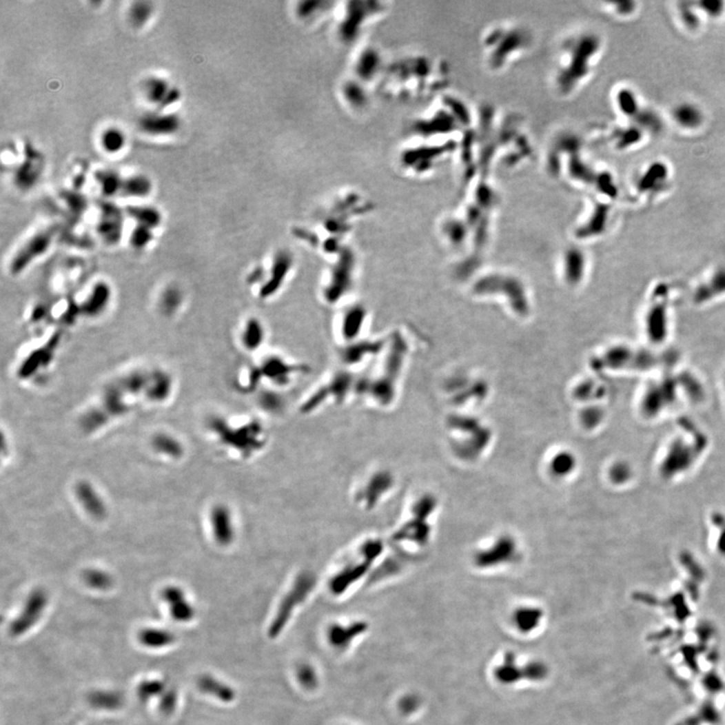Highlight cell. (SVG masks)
Wrapping results in <instances>:
<instances>
[{
  "label": "cell",
  "mask_w": 725,
  "mask_h": 725,
  "mask_svg": "<svg viewBox=\"0 0 725 725\" xmlns=\"http://www.w3.org/2000/svg\"><path fill=\"white\" fill-rule=\"evenodd\" d=\"M127 397L131 396L114 378L105 386L99 404L83 416L81 427L86 432H93L112 419L127 414L131 408Z\"/></svg>",
  "instance_id": "cell-1"
},
{
  "label": "cell",
  "mask_w": 725,
  "mask_h": 725,
  "mask_svg": "<svg viewBox=\"0 0 725 725\" xmlns=\"http://www.w3.org/2000/svg\"><path fill=\"white\" fill-rule=\"evenodd\" d=\"M211 428L225 445L232 447L245 458L258 453L265 445L263 429L255 423L233 428L220 418H216L212 421Z\"/></svg>",
  "instance_id": "cell-2"
},
{
  "label": "cell",
  "mask_w": 725,
  "mask_h": 725,
  "mask_svg": "<svg viewBox=\"0 0 725 725\" xmlns=\"http://www.w3.org/2000/svg\"><path fill=\"white\" fill-rule=\"evenodd\" d=\"M57 237V226L41 229L28 238L13 255L10 262V272L19 276L37 260L43 257L51 248Z\"/></svg>",
  "instance_id": "cell-3"
},
{
  "label": "cell",
  "mask_w": 725,
  "mask_h": 725,
  "mask_svg": "<svg viewBox=\"0 0 725 725\" xmlns=\"http://www.w3.org/2000/svg\"><path fill=\"white\" fill-rule=\"evenodd\" d=\"M314 586V578L312 574L303 573L298 576L292 589L286 593L285 598H283L280 606L277 609L276 615L273 619L272 628H270L272 635L279 634L281 630H283V626L292 617V611L307 600Z\"/></svg>",
  "instance_id": "cell-4"
},
{
  "label": "cell",
  "mask_w": 725,
  "mask_h": 725,
  "mask_svg": "<svg viewBox=\"0 0 725 725\" xmlns=\"http://www.w3.org/2000/svg\"><path fill=\"white\" fill-rule=\"evenodd\" d=\"M48 602L49 598L43 589L32 591L26 598L19 615L10 624V635L13 637H21L30 632L43 617L48 606Z\"/></svg>",
  "instance_id": "cell-5"
},
{
  "label": "cell",
  "mask_w": 725,
  "mask_h": 725,
  "mask_svg": "<svg viewBox=\"0 0 725 725\" xmlns=\"http://www.w3.org/2000/svg\"><path fill=\"white\" fill-rule=\"evenodd\" d=\"M667 294L668 290L665 285H662L657 288L646 318L649 338L654 343L663 342L667 335Z\"/></svg>",
  "instance_id": "cell-6"
},
{
  "label": "cell",
  "mask_w": 725,
  "mask_h": 725,
  "mask_svg": "<svg viewBox=\"0 0 725 725\" xmlns=\"http://www.w3.org/2000/svg\"><path fill=\"white\" fill-rule=\"evenodd\" d=\"M123 222L121 209L112 203H102L97 223V233L104 243L109 246L119 243L123 232Z\"/></svg>",
  "instance_id": "cell-7"
},
{
  "label": "cell",
  "mask_w": 725,
  "mask_h": 725,
  "mask_svg": "<svg viewBox=\"0 0 725 725\" xmlns=\"http://www.w3.org/2000/svg\"><path fill=\"white\" fill-rule=\"evenodd\" d=\"M212 533L218 545L227 547L235 540V525L232 512L226 505L214 506L210 515Z\"/></svg>",
  "instance_id": "cell-8"
},
{
  "label": "cell",
  "mask_w": 725,
  "mask_h": 725,
  "mask_svg": "<svg viewBox=\"0 0 725 725\" xmlns=\"http://www.w3.org/2000/svg\"><path fill=\"white\" fill-rule=\"evenodd\" d=\"M602 366L611 368H649L656 364V360L651 354L639 353L626 348L611 350L600 361Z\"/></svg>",
  "instance_id": "cell-9"
},
{
  "label": "cell",
  "mask_w": 725,
  "mask_h": 725,
  "mask_svg": "<svg viewBox=\"0 0 725 725\" xmlns=\"http://www.w3.org/2000/svg\"><path fill=\"white\" fill-rule=\"evenodd\" d=\"M393 484L392 475L388 471H381L373 473L372 477L367 480L366 484L358 493V501L364 508L371 510L374 508L380 499L387 493Z\"/></svg>",
  "instance_id": "cell-10"
},
{
  "label": "cell",
  "mask_w": 725,
  "mask_h": 725,
  "mask_svg": "<svg viewBox=\"0 0 725 725\" xmlns=\"http://www.w3.org/2000/svg\"><path fill=\"white\" fill-rule=\"evenodd\" d=\"M163 602L167 604L170 615L178 622H189L196 615V609L187 600V595L180 586L170 585L161 593Z\"/></svg>",
  "instance_id": "cell-11"
},
{
  "label": "cell",
  "mask_w": 725,
  "mask_h": 725,
  "mask_svg": "<svg viewBox=\"0 0 725 725\" xmlns=\"http://www.w3.org/2000/svg\"><path fill=\"white\" fill-rule=\"evenodd\" d=\"M359 556L361 557V560L357 561V562H351L350 564L343 567L331 578V582H329V589L336 595H340V593H345L351 584L361 580L369 569L372 566L373 563H374L370 559L362 555L360 552Z\"/></svg>",
  "instance_id": "cell-12"
},
{
  "label": "cell",
  "mask_w": 725,
  "mask_h": 725,
  "mask_svg": "<svg viewBox=\"0 0 725 725\" xmlns=\"http://www.w3.org/2000/svg\"><path fill=\"white\" fill-rule=\"evenodd\" d=\"M180 119L174 114H161L150 113L144 115L139 121L141 130L146 134L154 136H163L176 133L180 128Z\"/></svg>",
  "instance_id": "cell-13"
},
{
  "label": "cell",
  "mask_w": 725,
  "mask_h": 725,
  "mask_svg": "<svg viewBox=\"0 0 725 725\" xmlns=\"http://www.w3.org/2000/svg\"><path fill=\"white\" fill-rule=\"evenodd\" d=\"M76 496L84 510L90 516L97 520L105 518L107 514L106 504L99 493L92 486L91 482L82 480L76 487Z\"/></svg>",
  "instance_id": "cell-14"
},
{
  "label": "cell",
  "mask_w": 725,
  "mask_h": 725,
  "mask_svg": "<svg viewBox=\"0 0 725 725\" xmlns=\"http://www.w3.org/2000/svg\"><path fill=\"white\" fill-rule=\"evenodd\" d=\"M145 95L152 103L159 105L161 108H165L170 104L178 101L180 92L172 88L169 83L163 79L152 77L146 81Z\"/></svg>",
  "instance_id": "cell-15"
},
{
  "label": "cell",
  "mask_w": 725,
  "mask_h": 725,
  "mask_svg": "<svg viewBox=\"0 0 725 725\" xmlns=\"http://www.w3.org/2000/svg\"><path fill=\"white\" fill-rule=\"evenodd\" d=\"M110 287L104 283H97L82 305L83 314L88 318H96L105 311L111 298Z\"/></svg>",
  "instance_id": "cell-16"
},
{
  "label": "cell",
  "mask_w": 725,
  "mask_h": 725,
  "mask_svg": "<svg viewBox=\"0 0 725 725\" xmlns=\"http://www.w3.org/2000/svg\"><path fill=\"white\" fill-rule=\"evenodd\" d=\"M87 700L92 707L104 711H118L124 703L123 694L116 690H94L89 693Z\"/></svg>",
  "instance_id": "cell-17"
},
{
  "label": "cell",
  "mask_w": 725,
  "mask_h": 725,
  "mask_svg": "<svg viewBox=\"0 0 725 725\" xmlns=\"http://www.w3.org/2000/svg\"><path fill=\"white\" fill-rule=\"evenodd\" d=\"M176 640V635L165 629L145 628L139 634V641L141 645L154 650L169 647Z\"/></svg>",
  "instance_id": "cell-18"
},
{
  "label": "cell",
  "mask_w": 725,
  "mask_h": 725,
  "mask_svg": "<svg viewBox=\"0 0 725 725\" xmlns=\"http://www.w3.org/2000/svg\"><path fill=\"white\" fill-rule=\"evenodd\" d=\"M198 687L201 691L218 698L223 702H229L234 698V692L228 685L221 682L211 675H203L198 679Z\"/></svg>",
  "instance_id": "cell-19"
},
{
  "label": "cell",
  "mask_w": 725,
  "mask_h": 725,
  "mask_svg": "<svg viewBox=\"0 0 725 725\" xmlns=\"http://www.w3.org/2000/svg\"><path fill=\"white\" fill-rule=\"evenodd\" d=\"M41 157L34 154L32 159H26L15 174V180L21 189H28L38 180L41 170Z\"/></svg>",
  "instance_id": "cell-20"
},
{
  "label": "cell",
  "mask_w": 725,
  "mask_h": 725,
  "mask_svg": "<svg viewBox=\"0 0 725 725\" xmlns=\"http://www.w3.org/2000/svg\"><path fill=\"white\" fill-rule=\"evenodd\" d=\"M127 213L136 222V226L150 230H154L161 223V214L152 207L131 206L127 207Z\"/></svg>",
  "instance_id": "cell-21"
},
{
  "label": "cell",
  "mask_w": 725,
  "mask_h": 725,
  "mask_svg": "<svg viewBox=\"0 0 725 725\" xmlns=\"http://www.w3.org/2000/svg\"><path fill=\"white\" fill-rule=\"evenodd\" d=\"M725 292V270H720L711 277V280L697 288L694 300L701 303Z\"/></svg>",
  "instance_id": "cell-22"
},
{
  "label": "cell",
  "mask_w": 725,
  "mask_h": 725,
  "mask_svg": "<svg viewBox=\"0 0 725 725\" xmlns=\"http://www.w3.org/2000/svg\"><path fill=\"white\" fill-rule=\"evenodd\" d=\"M152 181L146 176H132L123 180L120 196L127 198H145L152 192Z\"/></svg>",
  "instance_id": "cell-23"
},
{
  "label": "cell",
  "mask_w": 725,
  "mask_h": 725,
  "mask_svg": "<svg viewBox=\"0 0 725 725\" xmlns=\"http://www.w3.org/2000/svg\"><path fill=\"white\" fill-rule=\"evenodd\" d=\"M152 447L157 453L165 454L172 458H180L183 456V445L180 440L167 433H159L152 440Z\"/></svg>",
  "instance_id": "cell-24"
},
{
  "label": "cell",
  "mask_w": 725,
  "mask_h": 725,
  "mask_svg": "<svg viewBox=\"0 0 725 725\" xmlns=\"http://www.w3.org/2000/svg\"><path fill=\"white\" fill-rule=\"evenodd\" d=\"M668 176L667 167L663 163H656L649 167L646 174L637 183V189L641 192L655 190L664 183Z\"/></svg>",
  "instance_id": "cell-25"
},
{
  "label": "cell",
  "mask_w": 725,
  "mask_h": 725,
  "mask_svg": "<svg viewBox=\"0 0 725 725\" xmlns=\"http://www.w3.org/2000/svg\"><path fill=\"white\" fill-rule=\"evenodd\" d=\"M95 178L105 196H111L121 193L123 178L114 170H100L95 174Z\"/></svg>",
  "instance_id": "cell-26"
},
{
  "label": "cell",
  "mask_w": 725,
  "mask_h": 725,
  "mask_svg": "<svg viewBox=\"0 0 725 725\" xmlns=\"http://www.w3.org/2000/svg\"><path fill=\"white\" fill-rule=\"evenodd\" d=\"M674 117L683 127L695 128L702 122V113L697 107L691 104H682L674 111Z\"/></svg>",
  "instance_id": "cell-27"
},
{
  "label": "cell",
  "mask_w": 725,
  "mask_h": 725,
  "mask_svg": "<svg viewBox=\"0 0 725 725\" xmlns=\"http://www.w3.org/2000/svg\"><path fill=\"white\" fill-rule=\"evenodd\" d=\"M83 580L89 587L96 591H107L113 584L112 576L108 572L98 569L85 570Z\"/></svg>",
  "instance_id": "cell-28"
},
{
  "label": "cell",
  "mask_w": 725,
  "mask_h": 725,
  "mask_svg": "<svg viewBox=\"0 0 725 725\" xmlns=\"http://www.w3.org/2000/svg\"><path fill=\"white\" fill-rule=\"evenodd\" d=\"M167 689L165 681L161 679H146L139 683L136 692L139 700L145 702L154 697H161Z\"/></svg>",
  "instance_id": "cell-29"
},
{
  "label": "cell",
  "mask_w": 725,
  "mask_h": 725,
  "mask_svg": "<svg viewBox=\"0 0 725 725\" xmlns=\"http://www.w3.org/2000/svg\"><path fill=\"white\" fill-rule=\"evenodd\" d=\"M102 146L107 152L116 154L123 148L125 143V136L123 132L118 128H109L104 131L101 136Z\"/></svg>",
  "instance_id": "cell-30"
},
{
  "label": "cell",
  "mask_w": 725,
  "mask_h": 725,
  "mask_svg": "<svg viewBox=\"0 0 725 725\" xmlns=\"http://www.w3.org/2000/svg\"><path fill=\"white\" fill-rule=\"evenodd\" d=\"M178 694L174 688L170 687L159 697V711L163 715H170L176 711L178 706Z\"/></svg>",
  "instance_id": "cell-31"
},
{
  "label": "cell",
  "mask_w": 725,
  "mask_h": 725,
  "mask_svg": "<svg viewBox=\"0 0 725 725\" xmlns=\"http://www.w3.org/2000/svg\"><path fill=\"white\" fill-rule=\"evenodd\" d=\"M154 239V230L145 227L136 226L131 234V244L137 249H143Z\"/></svg>",
  "instance_id": "cell-32"
},
{
  "label": "cell",
  "mask_w": 725,
  "mask_h": 725,
  "mask_svg": "<svg viewBox=\"0 0 725 725\" xmlns=\"http://www.w3.org/2000/svg\"><path fill=\"white\" fill-rule=\"evenodd\" d=\"M619 102L624 114L635 117L637 113L640 112L637 101H635V96L633 95L632 92L628 90L620 92Z\"/></svg>",
  "instance_id": "cell-33"
},
{
  "label": "cell",
  "mask_w": 725,
  "mask_h": 725,
  "mask_svg": "<svg viewBox=\"0 0 725 725\" xmlns=\"http://www.w3.org/2000/svg\"><path fill=\"white\" fill-rule=\"evenodd\" d=\"M150 13H152V8L148 6V3L139 2L131 8V19L135 25H141L147 21Z\"/></svg>",
  "instance_id": "cell-34"
},
{
  "label": "cell",
  "mask_w": 725,
  "mask_h": 725,
  "mask_svg": "<svg viewBox=\"0 0 725 725\" xmlns=\"http://www.w3.org/2000/svg\"><path fill=\"white\" fill-rule=\"evenodd\" d=\"M573 464V458L570 454H559L554 458L552 469L557 475H565L571 471Z\"/></svg>",
  "instance_id": "cell-35"
},
{
  "label": "cell",
  "mask_w": 725,
  "mask_h": 725,
  "mask_svg": "<svg viewBox=\"0 0 725 725\" xmlns=\"http://www.w3.org/2000/svg\"><path fill=\"white\" fill-rule=\"evenodd\" d=\"M635 118H637V122L644 127L652 131L660 130V119L656 115L653 114L652 112H641L640 111Z\"/></svg>",
  "instance_id": "cell-36"
},
{
  "label": "cell",
  "mask_w": 725,
  "mask_h": 725,
  "mask_svg": "<svg viewBox=\"0 0 725 725\" xmlns=\"http://www.w3.org/2000/svg\"><path fill=\"white\" fill-rule=\"evenodd\" d=\"M641 137V131L637 130V128H630V130L624 131L622 136L620 137V147H626V146H630L632 145V144L639 143Z\"/></svg>",
  "instance_id": "cell-37"
},
{
  "label": "cell",
  "mask_w": 725,
  "mask_h": 725,
  "mask_svg": "<svg viewBox=\"0 0 725 725\" xmlns=\"http://www.w3.org/2000/svg\"><path fill=\"white\" fill-rule=\"evenodd\" d=\"M700 6L703 10L711 15H719L724 10V2L720 1H705L701 2Z\"/></svg>",
  "instance_id": "cell-38"
},
{
  "label": "cell",
  "mask_w": 725,
  "mask_h": 725,
  "mask_svg": "<svg viewBox=\"0 0 725 725\" xmlns=\"http://www.w3.org/2000/svg\"><path fill=\"white\" fill-rule=\"evenodd\" d=\"M681 15H682L683 19H684L686 25L691 28H695L698 26V19L695 17L693 12H691L690 8H688L686 4H684V8H681Z\"/></svg>",
  "instance_id": "cell-39"
},
{
  "label": "cell",
  "mask_w": 725,
  "mask_h": 725,
  "mask_svg": "<svg viewBox=\"0 0 725 725\" xmlns=\"http://www.w3.org/2000/svg\"><path fill=\"white\" fill-rule=\"evenodd\" d=\"M617 6L622 13H630L634 10V2H622V3H617Z\"/></svg>",
  "instance_id": "cell-40"
}]
</instances>
